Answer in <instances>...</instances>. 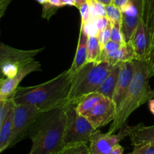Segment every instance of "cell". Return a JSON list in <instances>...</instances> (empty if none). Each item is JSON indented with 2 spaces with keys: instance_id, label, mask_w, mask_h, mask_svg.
Segmentation results:
<instances>
[{
  "instance_id": "34",
  "label": "cell",
  "mask_w": 154,
  "mask_h": 154,
  "mask_svg": "<svg viewBox=\"0 0 154 154\" xmlns=\"http://www.w3.org/2000/svg\"><path fill=\"white\" fill-rule=\"evenodd\" d=\"M129 0H113V4L115 5L119 8H122Z\"/></svg>"
},
{
  "instance_id": "1",
  "label": "cell",
  "mask_w": 154,
  "mask_h": 154,
  "mask_svg": "<svg viewBox=\"0 0 154 154\" xmlns=\"http://www.w3.org/2000/svg\"><path fill=\"white\" fill-rule=\"evenodd\" d=\"M72 73L69 69L45 83L29 87H18L13 95L16 105L30 104L37 107L42 112L69 104L72 88Z\"/></svg>"
},
{
  "instance_id": "24",
  "label": "cell",
  "mask_w": 154,
  "mask_h": 154,
  "mask_svg": "<svg viewBox=\"0 0 154 154\" xmlns=\"http://www.w3.org/2000/svg\"><path fill=\"white\" fill-rule=\"evenodd\" d=\"M105 10H106V17L111 23V24L121 23V11L115 5L112 3L111 5H105Z\"/></svg>"
},
{
  "instance_id": "25",
  "label": "cell",
  "mask_w": 154,
  "mask_h": 154,
  "mask_svg": "<svg viewBox=\"0 0 154 154\" xmlns=\"http://www.w3.org/2000/svg\"><path fill=\"white\" fill-rule=\"evenodd\" d=\"M111 40L121 44V45L126 44V42H125L124 37H123V32H122L121 23H116V24H111Z\"/></svg>"
},
{
  "instance_id": "38",
  "label": "cell",
  "mask_w": 154,
  "mask_h": 154,
  "mask_svg": "<svg viewBox=\"0 0 154 154\" xmlns=\"http://www.w3.org/2000/svg\"><path fill=\"white\" fill-rule=\"evenodd\" d=\"M75 7L78 8H79L81 7L83 4L87 2V1H88V0H75Z\"/></svg>"
},
{
  "instance_id": "14",
  "label": "cell",
  "mask_w": 154,
  "mask_h": 154,
  "mask_svg": "<svg viewBox=\"0 0 154 154\" xmlns=\"http://www.w3.org/2000/svg\"><path fill=\"white\" fill-rule=\"evenodd\" d=\"M122 128L126 136H129L134 146L143 144L154 146V125L145 126L144 124L140 123L132 127L125 125Z\"/></svg>"
},
{
  "instance_id": "10",
  "label": "cell",
  "mask_w": 154,
  "mask_h": 154,
  "mask_svg": "<svg viewBox=\"0 0 154 154\" xmlns=\"http://www.w3.org/2000/svg\"><path fill=\"white\" fill-rule=\"evenodd\" d=\"M126 136V132L121 128L119 134L102 133L96 130L92 135L90 141V151L91 154H108L120 144L121 139Z\"/></svg>"
},
{
  "instance_id": "18",
  "label": "cell",
  "mask_w": 154,
  "mask_h": 154,
  "mask_svg": "<svg viewBox=\"0 0 154 154\" xmlns=\"http://www.w3.org/2000/svg\"><path fill=\"white\" fill-rule=\"evenodd\" d=\"M14 112V110L11 111L2 125L0 126V152H2L10 146L13 130Z\"/></svg>"
},
{
  "instance_id": "39",
  "label": "cell",
  "mask_w": 154,
  "mask_h": 154,
  "mask_svg": "<svg viewBox=\"0 0 154 154\" xmlns=\"http://www.w3.org/2000/svg\"><path fill=\"white\" fill-rule=\"evenodd\" d=\"M149 109H150L152 114L154 115V99L150 100V101H149Z\"/></svg>"
},
{
  "instance_id": "3",
  "label": "cell",
  "mask_w": 154,
  "mask_h": 154,
  "mask_svg": "<svg viewBox=\"0 0 154 154\" xmlns=\"http://www.w3.org/2000/svg\"><path fill=\"white\" fill-rule=\"evenodd\" d=\"M132 64V79L117 108L115 117L108 130L109 134H114L117 130L121 129L135 110L154 98V90L149 84L150 76L147 62L133 60Z\"/></svg>"
},
{
  "instance_id": "4",
  "label": "cell",
  "mask_w": 154,
  "mask_h": 154,
  "mask_svg": "<svg viewBox=\"0 0 154 154\" xmlns=\"http://www.w3.org/2000/svg\"><path fill=\"white\" fill-rule=\"evenodd\" d=\"M115 65L108 60L87 62L72 73V88L68 105H77L86 95L96 92Z\"/></svg>"
},
{
  "instance_id": "37",
  "label": "cell",
  "mask_w": 154,
  "mask_h": 154,
  "mask_svg": "<svg viewBox=\"0 0 154 154\" xmlns=\"http://www.w3.org/2000/svg\"><path fill=\"white\" fill-rule=\"evenodd\" d=\"M48 3H50L52 5L55 6L57 8H61V2H60V0H48Z\"/></svg>"
},
{
  "instance_id": "12",
  "label": "cell",
  "mask_w": 154,
  "mask_h": 154,
  "mask_svg": "<svg viewBox=\"0 0 154 154\" xmlns=\"http://www.w3.org/2000/svg\"><path fill=\"white\" fill-rule=\"evenodd\" d=\"M129 43L135 53V60L148 61L150 49V33L141 20Z\"/></svg>"
},
{
  "instance_id": "17",
  "label": "cell",
  "mask_w": 154,
  "mask_h": 154,
  "mask_svg": "<svg viewBox=\"0 0 154 154\" xmlns=\"http://www.w3.org/2000/svg\"><path fill=\"white\" fill-rule=\"evenodd\" d=\"M120 63H117L113 67L110 73L106 77L100 87L98 88L96 92L101 94L104 97L112 100L114 96V91H115L116 85H117V79H118L119 72H120Z\"/></svg>"
},
{
  "instance_id": "5",
  "label": "cell",
  "mask_w": 154,
  "mask_h": 154,
  "mask_svg": "<svg viewBox=\"0 0 154 154\" xmlns=\"http://www.w3.org/2000/svg\"><path fill=\"white\" fill-rule=\"evenodd\" d=\"M66 114L65 146L75 143H90L92 135L97 129L92 125L85 116L78 113L75 104L66 106Z\"/></svg>"
},
{
  "instance_id": "2",
  "label": "cell",
  "mask_w": 154,
  "mask_h": 154,
  "mask_svg": "<svg viewBox=\"0 0 154 154\" xmlns=\"http://www.w3.org/2000/svg\"><path fill=\"white\" fill-rule=\"evenodd\" d=\"M66 120V107L42 112L28 132L32 142L29 154H58L65 147Z\"/></svg>"
},
{
  "instance_id": "29",
  "label": "cell",
  "mask_w": 154,
  "mask_h": 154,
  "mask_svg": "<svg viewBox=\"0 0 154 154\" xmlns=\"http://www.w3.org/2000/svg\"><path fill=\"white\" fill-rule=\"evenodd\" d=\"M95 20L96 19H90L86 24H81V25L84 27V30L89 36H98V34H99V30L96 27Z\"/></svg>"
},
{
  "instance_id": "41",
  "label": "cell",
  "mask_w": 154,
  "mask_h": 154,
  "mask_svg": "<svg viewBox=\"0 0 154 154\" xmlns=\"http://www.w3.org/2000/svg\"><path fill=\"white\" fill-rule=\"evenodd\" d=\"M36 1H37L38 3H40L41 5H42L48 3V0H36Z\"/></svg>"
},
{
  "instance_id": "36",
  "label": "cell",
  "mask_w": 154,
  "mask_h": 154,
  "mask_svg": "<svg viewBox=\"0 0 154 154\" xmlns=\"http://www.w3.org/2000/svg\"><path fill=\"white\" fill-rule=\"evenodd\" d=\"M62 7L66 5L69 6H75V0H60Z\"/></svg>"
},
{
  "instance_id": "27",
  "label": "cell",
  "mask_w": 154,
  "mask_h": 154,
  "mask_svg": "<svg viewBox=\"0 0 154 154\" xmlns=\"http://www.w3.org/2000/svg\"><path fill=\"white\" fill-rule=\"evenodd\" d=\"M149 66V72L151 78L154 75V27L150 33V49L149 60L147 61Z\"/></svg>"
},
{
  "instance_id": "40",
  "label": "cell",
  "mask_w": 154,
  "mask_h": 154,
  "mask_svg": "<svg viewBox=\"0 0 154 154\" xmlns=\"http://www.w3.org/2000/svg\"><path fill=\"white\" fill-rule=\"evenodd\" d=\"M97 1L100 2L101 3L104 4L105 5H111L113 3V0H97Z\"/></svg>"
},
{
  "instance_id": "31",
  "label": "cell",
  "mask_w": 154,
  "mask_h": 154,
  "mask_svg": "<svg viewBox=\"0 0 154 154\" xmlns=\"http://www.w3.org/2000/svg\"><path fill=\"white\" fill-rule=\"evenodd\" d=\"M78 9L80 10V13H81V24H86L88 22L90 18V9H89L88 3L86 2L84 4H83Z\"/></svg>"
},
{
  "instance_id": "20",
  "label": "cell",
  "mask_w": 154,
  "mask_h": 154,
  "mask_svg": "<svg viewBox=\"0 0 154 154\" xmlns=\"http://www.w3.org/2000/svg\"><path fill=\"white\" fill-rule=\"evenodd\" d=\"M102 51V47L98 36H89L87 42V62L99 61Z\"/></svg>"
},
{
  "instance_id": "8",
  "label": "cell",
  "mask_w": 154,
  "mask_h": 154,
  "mask_svg": "<svg viewBox=\"0 0 154 154\" xmlns=\"http://www.w3.org/2000/svg\"><path fill=\"white\" fill-rule=\"evenodd\" d=\"M121 29L126 43L130 42L143 18V0H129L122 8Z\"/></svg>"
},
{
  "instance_id": "7",
  "label": "cell",
  "mask_w": 154,
  "mask_h": 154,
  "mask_svg": "<svg viewBox=\"0 0 154 154\" xmlns=\"http://www.w3.org/2000/svg\"><path fill=\"white\" fill-rule=\"evenodd\" d=\"M42 113L37 107L32 104L16 105L14 112L13 130L9 147L14 146L28 135L30 128Z\"/></svg>"
},
{
  "instance_id": "21",
  "label": "cell",
  "mask_w": 154,
  "mask_h": 154,
  "mask_svg": "<svg viewBox=\"0 0 154 154\" xmlns=\"http://www.w3.org/2000/svg\"><path fill=\"white\" fill-rule=\"evenodd\" d=\"M16 104L13 95L5 100H0V126L3 124L8 115L14 110Z\"/></svg>"
},
{
  "instance_id": "26",
  "label": "cell",
  "mask_w": 154,
  "mask_h": 154,
  "mask_svg": "<svg viewBox=\"0 0 154 154\" xmlns=\"http://www.w3.org/2000/svg\"><path fill=\"white\" fill-rule=\"evenodd\" d=\"M111 23L110 22L108 25L105 27L104 30L100 31L98 34L99 43H100L102 48L108 43L109 41H111Z\"/></svg>"
},
{
  "instance_id": "23",
  "label": "cell",
  "mask_w": 154,
  "mask_h": 154,
  "mask_svg": "<svg viewBox=\"0 0 154 154\" xmlns=\"http://www.w3.org/2000/svg\"><path fill=\"white\" fill-rule=\"evenodd\" d=\"M58 154H91L87 143H75L66 146Z\"/></svg>"
},
{
  "instance_id": "28",
  "label": "cell",
  "mask_w": 154,
  "mask_h": 154,
  "mask_svg": "<svg viewBox=\"0 0 154 154\" xmlns=\"http://www.w3.org/2000/svg\"><path fill=\"white\" fill-rule=\"evenodd\" d=\"M130 154H154V146L151 144L135 146Z\"/></svg>"
},
{
  "instance_id": "15",
  "label": "cell",
  "mask_w": 154,
  "mask_h": 154,
  "mask_svg": "<svg viewBox=\"0 0 154 154\" xmlns=\"http://www.w3.org/2000/svg\"><path fill=\"white\" fill-rule=\"evenodd\" d=\"M135 53L129 42L123 45L120 48L111 52L105 53L101 51L99 61L108 60L112 64H117L123 62H132L135 60Z\"/></svg>"
},
{
  "instance_id": "6",
  "label": "cell",
  "mask_w": 154,
  "mask_h": 154,
  "mask_svg": "<svg viewBox=\"0 0 154 154\" xmlns=\"http://www.w3.org/2000/svg\"><path fill=\"white\" fill-rule=\"evenodd\" d=\"M44 48L21 50L2 42L0 45V68L5 78L14 77L20 69L35 60V57Z\"/></svg>"
},
{
  "instance_id": "22",
  "label": "cell",
  "mask_w": 154,
  "mask_h": 154,
  "mask_svg": "<svg viewBox=\"0 0 154 154\" xmlns=\"http://www.w3.org/2000/svg\"><path fill=\"white\" fill-rule=\"evenodd\" d=\"M87 3L90 9V19H96L99 17H106L105 5L97 0H88Z\"/></svg>"
},
{
  "instance_id": "30",
  "label": "cell",
  "mask_w": 154,
  "mask_h": 154,
  "mask_svg": "<svg viewBox=\"0 0 154 154\" xmlns=\"http://www.w3.org/2000/svg\"><path fill=\"white\" fill-rule=\"evenodd\" d=\"M59 8L52 5L50 3L43 5V11H42V18L47 20H50V18L55 14Z\"/></svg>"
},
{
  "instance_id": "33",
  "label": "cell",
  "mask_w": 154,
  "mask_h": 154,
  "mask_svg": "<svg viewBox=\"0 0 154 154\" xmlns=\"http://www.w3.org/2000/svg\"><path fill=\"white\" fill-rule=\"evenodd\" d=\"M95 23H96V27H97L99 33V32L104 30L108 25V24L110 23V21L108 19L107 17H99V18H96L95 20Z\"/></svg>"
},
{
  "instance_id": "11",
  "label": "cell",
  "mask_w": 154,
  "mask_h": 154,
  "mask_svg": "<svg viewBox=\"0 0 154 154\" xmlns=\"http://www.w3.org/2000/svg\"><path fill=\"white\" fill-rule=\"evenodd\" d=\"M41 66H42L41 63L35 60L29 64L20 69L18 73L14 77L12 78L2 77L0 82V100L7 99L11 97L17 88L19 87L18 85L20 82L31 72L42 70Z\"/></svg>"
},
{
  "instance_id": "32",
  "label": "cell",
  "mask_w": 154,
  "mask_h": 154,
  "mask_svg": "<svg viewBox=\"0 0 154 154\" xmlns=\"http://www.w3.org/2000/svg\"><path fill=\"white\" fill-rule=\"evenodd\" d=\"M122 45H121V44H119L117 43V42H113V41L111 40L102 48V51L105 53L111 52V51H116V50H117L118 48H120Z\"/></svg>"
},
{
  "instance_id": "9",
  "label": "cell",
  "mask_w": 154,
  "mask_h": 154,
  "mask_svg": "<svg viewBox=\"0 0 154 154\" xmlns=\"http://www.w3.org/2000/svg\"><path fill=\"white\" fill-rule=\"evenodd\" d=\"M117 113V107L112 100L105 98L84 115L96 129L113 122Z\"/></svg>"
},
{
  "instance_id": "35",
  "label": "cell",
  "mask_w": 154,
  "mask_h": 154,
  "mask_svg": "<svg viewBox=\"0 0 154 154\" xmlns=\"http://www.w3.org/2000/svg\"><path fill=\"white\" fill-rule=\"evenodd\" d=\"M123 152H124V149L121 145L119 144L108 154H123Z\"/></svg>"
},
{
  "instance_id": "16",
  "label": "cell",
  "mask_w": 154,
  "mask_h": 154,
  "mask_svg": "<svg viewBox=\"0 0 154 154\" xmlns=\"http://www.w3.org/2000/svg\"><path fill=\"white\" fill-rule=\"evenodd\" d=\"M89 36L84 30V27L81 25L80 29L79 39H78V47L76 53L74 58L72 64L69 68V70L72 73L76 72L83 65L87 63V42H88Z\"/></svg>"
},
{
  "instance_id": "19",
  "label": "cell",
  "mask_w": 154,
  "mask_h": 154,
  "mask_svg": "<svg viewBox=\"0 0 154 154\" xmlns=\"http://www.w3.org/2000/svg\"><path fill=\"white\" fill-rule=\"evenodd\" d=\"M105 97L98 92H93L86 95L76 105V109L80 114L84 116L90 109L93 108L97 103L103 100Z\"/></svg>"
},
{
  "instance_id": "13",
  "label": "cell",
  "mask_w": 154,
  "mask_h": 154,
  "mask_svg": "<svg viewBox=\"0 0 154 154\" xmlns=\"http://www.w3.org/2000/svg\"><path fill=\"white\" fill-rule=\"evenodd\" d=\"M133 73L134 68L132 61L123 62L120 63L118 79H117V85H116L114 96L112 98V101L115 107H117V110L130 85Z\"/></svg>"
}]
</instances>
